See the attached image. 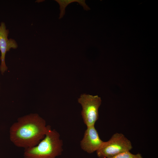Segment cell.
<instances>
[{"mask_svg":"<svg viewBox=\"0 0 158 158\" xmlns=\"http://www.w3.org/2000/svg\"><path fill=\"white\" fill-rule=\"evenodd\" d=\"M59 133L49 126L44 138L36 145L25 149L24 158H56L63 151Z\"/></svg>","mask_w":158,"mask_h":158,"instance_id":"2","label":"cell"},{"mask_svg":"<svg viewBox=\"0 0 158 158\" xmlns=\"http://www.w3.org/2000/svg\"><path fill=\"white\" fill-rule=\"evenodd\" d=\"M132 148L131 142L123 134L117 133L109 140L104 142L96 153L99 158H110L130 151Z\"/></svg>","mask_w":158,"mask_h":158,"instance_id":"3","label":"cell"},{"mask_svg":"<svg viewBox=\"0 0 158 158\" xmlns=\"http://www.w3.org/2000/svg\"><path fill=\"white\" fill-rule=\"evenodd\" d=\"M85 1V0H77V2L83 7L84 10L87 11L90 10V8L86 4Z\"/></svg>","mask_w":158,"mask_h":158,"instance_id":"9","label":"cell"},{"mask_svg":"<svg viewBox=\"0 0 158 158\" xmlns=\"http://www.w3.org/2000/svg\"><path fill=\"white\" fill-rule=\"evenodd\" d=\"M9 31L7 29L4 22L0 23V51L1 55L0 57L1 64L0 71L3 74L8 69L5 62V56L6 52L11 49H16L18 47V44L16 40L13 39L8 38Z\"/></svg>","mask_w":158,"mask_h":158,"instance_id":"5","label":"cell"},{"mask_svg":"<svg viewBox=\"0 0 158 158\" xmlns=\"http://www.w3.org/2000/svg\"><path fill=\"white\" fill-rule=\"evenodd\" d=\"M49 126L36 113L19 117L10 129V138L16 146L25 149L37 145L45 137Z\"/></svg>","mask_w":158,"mask_h":158,"instance_id":"1","label":"cell"},{"mask_svg":"<svg viewBox=\"0 0 158 158\" xmlns=\"http://www.w3.org/2000/svg\"><path fill=\"white\" fill-rule=\"evenodd\" d=\"M82 107L81 115L83 122L87 127L95 126L99 118L98 109L102 100L98 95L82 94L78 99Z\"/></svg>","mask_w":158,"mask_h":158,"instance_id":"4","label":"cell"},{"mask_svg":"<svg viewBox=\"0 0 158 158\" xmlns=\"http://www.w3.org/2000/svg\"><path fill=\"white\" fill-rule=\"evenodd\" d=\"M60 6V13L59 19L63 18L65 14V8L69 4L75 2H77V0H55Z\"/></svg>","mask_w":158,"mask_h":158,"instance_id":"7","label":"cell"},{"mask_svg":"<svg viewBox=\"0 0 158 158\" xmlns=\"http://www.w3.org/2000/svg\"></svg>","mask_w":158,"mask_h":158,"instance_id":"10","label":"cell"},{"mask_svg":"<svg viewBox=\"0 0 158 158\" xmlns=\"http://www.w3.org/2000/svg\"><path fill=\"white\" fill-rule=\"evenodd\" d=\"M110 158H143V157L142 155L139 153L134 154L130 153V151H128Z\"/></svg>","mask_w":158,"mask_h":158,"instance_id":"8","label":"cell"},{"mask_svg":"<svg viewBox=\"0 0 158 158\" xmlns=\"http://www.w3.org/2000/svg\"><path fill=\"white\" fill-rule=\"evenodd\" d=\"M104 142L100 138L95 126H93L87 127L80 145L84 151L91 153L98 150Z\"/></svg>","mask_w":158,"mask_h":158,"instance_id":"6","label":"cell"}]
</instances>
